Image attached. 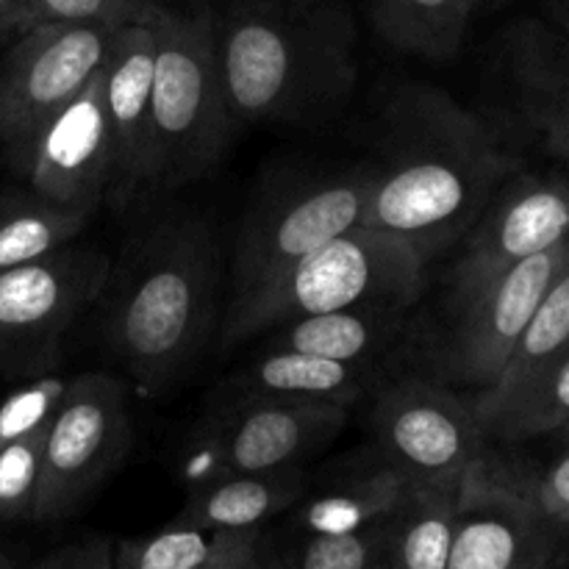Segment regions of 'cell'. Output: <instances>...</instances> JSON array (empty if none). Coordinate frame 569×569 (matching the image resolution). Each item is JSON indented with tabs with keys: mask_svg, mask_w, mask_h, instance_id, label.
<instances>
[{
	"mask_svg": "<svg viewBox=\"0 0 569 569\" xmlns=\"http://www.w3.org/2000/svg\"><path fill=\"white\" fill-rule=\"evenodd\" d=\"M520 167L476 111L428 83H400L381 109L361 226L409 239L433 259L461 242Z\"/></svg>",
	"mask_w": 569,
	"mask_h": 569,
	"instance_id": "6da1fadb",
	"label": "cell"
},
{
	"mask_svg": "<svg viewBox=\"0 0 569 569\" xmlns=\"http://www.w3.org/2000/svg\"><path fill=\"white\" fill-rule=\"evenodd\" d=\"M211 22L237 128L326 117L353 92L356 28L333 0H226Z\"/></svg>",
	"mask_w": 569,
	"mask_h": 569,
	"instance_id": "7a4b0ae2",
	"label": "cell"
},
{
	"mask_svg": "<svg viewBox=\"0 0 569 569\" xmlns=\"http://www.w3.org/2000/svg\"><path fill=\"white\" fill-rule=\"evenodd\" d=\"M222 264L192 214L159 222L133 250L111 298L106 339L144 392H161L198 361L220 317Z\"/></svg>",
	"mask_w": 569,
	"mask_h": 569,
	"instance_id": "3957f363",
	"label": "cell"
},
{
	"mask_svg": "<svg viewBox=\"0 0 569 569\" xmlns=\"http://www.w3.org/2000/svg\"><path fill=\"white\" fill-rule=\"evenodd\" d=\"M156 39L144 192H172L211 170L239 131L222 87L211 6L142 0Z\"/></svg>",
	"mask_w": 569,
	"mask_h": 569,
	"instance_id": "277c9868",
	"label": "cell"
},
{
	"mask_svg": "<svg viewBox=\"0 0 569 569\" xmlns=\"http://www.w3.org/2000/svg\"><path fill=\"white\" fill-rule=\"evenodd\" d=\"M431 256L409 239L356 226L317 248L287 276L226 309L222 342L237 345L306 315L339 309H411Z\"/></svg>",
	"mask_w": 569,
	"mask_h": 569,
	"instance_id": "5b68a950",
	"label": "cell"
},
{
	"mask_svg": "<svg viewBox=\"0 0 569 569\" xmlns=\"http://www.w3.org/2000/svg\"><path fill=\"white\" fill-rule=\"evenodd\" d=\"M370 170L300 178L267 194L250 209L237 237L231 264V306L244 303L287 276L298 261L339 233L361 226Z\"/></svg>",
	"mask_w": 569,
	"mask_h": 569,
	"instance_id": "8992f818",
	"label": "cell"
},
{
	"mask_svg": "<svg viewBox=\"0 0 569 569\" xmlns=\"http://www.w3.org/2000/svg\"><path fill=\"white\" fill-rule=\"evenodd\" d=\"M128 448L131 409L120 378L109 372L70 378L44 431L42 481L33 520L53 522L76 515L122 465Z\"/></svg>",
	"mask_w": 569,
	"mask_h": 569,
	"instance_id": "52a82bcc",
	"label": "cell"
},
{
	"mask_svg": "<svg viewBox=\"0 0 569 569\" xmlns=\"http://www.w3.org/2000/svg\"><path fill=\"white\" fill-rule=\"evenodd\" d=\"M111 31L39 22L9 44L0 67V148L20 176L44 126L103 67Z\"/></svg>",
	"mask_w": 569,
	"mask_h": 569,
	"instance_id": "ba28073f",
	"label": "cell"
},
{
	"mask_svg": "<svg viewBox=\"0 0 569 569\" xmlns=\"http://www.w3.org/2000/svg\"><path fill=\"white\" fill-rule=\"evenodd\" d=\"M383 465L415 487L459 489L487 459V433L472 403L437 378H403L372 409Z\"/></svg>",
	"mask_w": 569,
	"mask_h": 569,
	"instance_id": "9c48e42d",
	"label": "cell"
},
{
	"mask_svg": "<svg viewBox=\"0 0 569 569\" xmlns=\"http://www.w3.org/2000/svg\"><path fill=\"white\" fill-rule=\"evenodd\" d=\"M567 261L569 239L520 261L470 298L450 303L445 337L433 350L439 381L472 387L476 395L492 387Z\"/></svg>",
	"mask_w": 569,
	"mask_h": 569,
	"instance_id": "30bf717a",
	"label": "cell"
},
{
	"mask_svg": "<svg viewBox=\"0 0 569 569\" xmlns=\"http://www.w3.org/2000/svg\"><path fill=\"white\" fill-rule=\"evenodd\" d=\"M111 264L92 248H67L0 270V370H39L56 356L61 337L100 298Z\"/></svg>",
	"mask_w": 569,
	"mask_h": 569,
	"instance_id": "8fae6325",
	"label": "cell"
},
{
	"mask_svg": "<svg viewBox=\"0 0 569 569\" xmlns=\"http://www.w3.org/2000/svg\"><path fill=\"white\" fill-rule=\"evenodd\" d=\"M569 239V178L520 170L495 192L448 276V306Z\"/></svg>",
	"mask_w": 569,
	"mask_h": 569,
	"instance_id": "7c38bea8",
	"label": "cell"
},
{
	"mask_svg": "<svg viewBox=\"0 0 569 569\" xmlns=\"http://www.w3.org/2000/svg\"><path fill=\"white\" fill-rule=\"evenodd\" d=\"M567 537L487 456L459 489L448 569H553Z\"/></svg>",
	"mask_w": 569,
	"mask_h": 569,
	"instance_id": "4fadbf2b",
	"label": "cell"
},
{
	"mask_svg": "<svg viewBox=\"0 0 569 569\" xmlns=\"http://www.w3.org/2000/svg\"><path fill=\"white\" fill-rule=\"evenodd\" d=\"M22 178H28L33 192L50 203L89 214L100 200L109 198L114 181V142L100 70L44 126Z\"/></svg>",
	"mask_w": 569,
	"mask_h": 569,
	"instance_id": "5bb4252c",
	"label": "cell"
},
{
	"mask_svg": "<svg viewBox=\"0 0 569 569\" xmlns=\"http://www.w3.org/2000/svg\"><path fill=\"white\" fill-rule=\"evenodd\" d=\"M348 411L337 403L239 398L211 437L214 476L298 467L342 431Z\"/></svg>",
	"mask_w": 569,
	"mask_h": 569,
	"instance_id": "9a60e30c",
	"label": "cell"
},
{
	"mask_svg": "<svg viewBox=\"0 0 569 569\" xmlns=\"http://www.w3.org/2000/svg\"><path fill=\"white\" fill-rule=\"evenodd\" d=\"M153 31L137 9L131 20L111 31L109 50L100 67V87L114 142V181L109 194L120 203L144 192L153 111Z\"/></svg>",
	"mask_w": 569,
	"mask_h": 569,
	"instance_id": "2e32d148",
	"label": "cell"
},
{
	"mask_svg": "<svg viewBox=\"0 0 569 569\" xmlns=\"http://www.w3.org/2000/svg\"><path fill=\"white\" fill-rule=\"evenodd\" d=\"M503 67L520 128L569 167V42L548 20H522L506 37Z\"/></svg>",
	"mask_w": 569,
	"mask_h": 569,
	"instance_id": "e0dca14e",
	"label": "cell"
},
{
	"mask_svg": "<svg viewBox=\"0 0 569 569\" xmlns=\"http://www.w3.org/2000/svg\"><path fill=\"white\" fill-rule=\"evenodd\" d=\"M303 492L306 478L300 467L270 472H222L192 489L178 520L217 531H248L292 509Z\"/></svg>",
	"mask_w": 569,
	"mask_h": 569,
	"instance_id": "ac0fdd59",
	"label": "cell"
},
{
	"mask_svg": "<svg viewBox=\"0 0 569 569\" xmlns=\"http://www.w3.org/2000/svg\"><path fill=\"white\" fill-rule=\"evenodd\" d=\"M372 378L370 365L322 359L298 350L267 348L253 365L233 378L237 398L309 400V403L348 406L361 398Z\"/></svg>",
	"mask_w": 569,
	"mask_h": 569,
	"instance_id": "d6986e66",
	"label": "cell"
},
{
	"mask_svg": "<svg viewBox=\"0 0 569 569\" xmlns=\"http://www.w3.org/2000/svg\"><path fill=\"white\" fill-rule=\"evenodd\" d=\"M409 309H339L322 315H306L272 328L267 348L298 350L322 359L370 365L381 353L392 350L403 333Z\"/></svg>",
	"mask_w": 569,
	"mask_h": 569,
	"instance_id": "ffe728a7",
	"label": "cell"
},
{
	"mask_svg": "<svg viewBox=\"0 0 569 569\" xmlns=\"http://www.w3.org/2000/svg\"><path fill=\"white\" fill-rule=\"evenodd\" d=\"M565 353H569V261L539 300L498 381L470 398L481 428Z\"/></svg>",
	"mask_w": 569,
	"mask_h": 569,
	"instance_id": "44dd1931",
	"label": "cell"
},
{
	"mask_svg": "<svg viewBox=\"0 0 569 569\" xmlns=\"http://www.w3.org/2000/svg\"><path fill=\"white\" fill-rule=\"evenodd\" d=\"M461 489V487H459ZM459 489L415 487L387 526V569H448Z\"/></svg>",
	"mask_w": 569,
	"mask_h": 569,
	"instance_id": "7402d4cb",
	"label": "cell"
},
{
	"mask_svg": "<svg viewBox=\"0 0 569 569\" xmlns=\"http://www.w3.org/2000/svg\"><path fill=\"white\" fill-rule=\"evenodd\" d=\"M370 17L392 48L450 61L465 44L476 11L470 0H372Z\"/></svg>",
	"mask_w": 569,
	"mask_h": 569,
	"instance_id": "603a6c76",
	"label": "cell"
},
{
	"mask_svg": "<svg viewBox=\"0 0 569 569\" xmlns=\"http://www.w3.org/2000/svg\"><path fill=\"white\" fill-rule=\"evenodd\" d=\"M256 545H261L259 528L217 531L176 520L164 531L117 545L114 569H214Z\"/></svg>",
	"mask_w": 569,
	"mask_h": 569,
	"instance_id": "cb8c5ba5",
	"label": "cell"
},
{
	"mask_svg": "<svg viewBox=\"0 0 569 569\" xmlns=\"http://www.w3.org/2000/svg\"><path fill=\"white\" fill-rule=\"evenodd\" d=\"M89 211L50 203L42 194H0V270L31 264L76 242L87 228Z\"/></svg>",
	"mask_w": 569,
	"mask_h": 569,
	"instance_id": "d4e9b609",
	"label": "cell"
},
{
	"mask_svg": "<svg viewBox=\"0 0 569 569\" xmlns=\"http://www.w3.org/2000/svg\"><path fill=\"white\" fill-rule=\"evenodd\" d=\"M411 483L398 470L383 465L381 470L370 476L353 478L350 483L322 492L320 498H311L300 509L298 526L309 537L315 533H350L361 528L387 522L403 503Z\"/></svg>",
	"mask_w": 569,
	"mask_h": 569,
	"instance_id": "484cf974",
	"label": "cell"
},
{
	"mask_svg": "<svg viewBox=\"0 0 569 569\" xmlns=\"http://www.w3.org/2000/svg\"><path fill=\"white\" fill-rule=\"evenodd\" d=\"M569 426V353L548 367L533 383H528L500 415L483 426L487 439L526 442L550 437Z\"/></svg>",
	"mask_w": 569,
	"mask_h": 569,
	"instance_id": "4316f807",
	"label": "cell"
},
{
	"mask_svg": "<svg viewBox=\"0 0 569 569\" xmlns=\"http://www.w3.org/2000/svg\"><path fill=\"white\" fill-rule=\"evenodd\" d=\"M44 431L0 445V520H33Z\"/></svg>",
	"mask_w": 569,
	"mask_h": 569,
	"instance_id": "83f0119b",
	"label": "cell"
},
{
	"mask_svg": "<svg viewBox=\"0 0 569 569\" xmlns=\"http://www.w3.org/2000/svg\"><path fill=\"white\" fill-rule=\"evenodd\" d=\"M387 522L350 533H315L300 548L298 569H376L383 565Z\"/></svg>",
	"mask_w": 569,
	"mask_h": 569,
	"instance_id": "f1b7e54d",
	"label": "cell"
},
{
	"mask_svg": "<svg viewBox=\"0 0 569 569\" xmlns=\"http://www.w3.org/2000/svg\"><path fill=\"white\" fill-rule=\"evenodd\" d=\"M70 378L64 376H33L31 381L17 387L0 400V445L14 442L28 433L48 431L56 409L67 392Z\"/></svg>",
	"mask_w": 569,
	"mask_h": 569,
	"instance_id": "f546056e",
	"label": "cell"
},
{
	"mask_svg": "<svg viewBox=\"0 0 569 569\" xmlns=\"http://www.w3.org/2000/svg\"><path fill=\"white\" fill-rule=\"evenodd\" d=\"M565 445V453L556 456V459L550 461L542 472H537V476L522 478L511 476V472H506V476H509L511 483L531 500L533 509H537L550 526L569 533V442Z\"/></svg>",
	"mask_w": 569,
	"mask_h": 569,
	"instance_id": "4dcf8cb0",
	"label": "cell"
},
{
	"mask_svg": "<svg viewBox=\"0 0 569 569\" xmlns=\"http://www.w3.org/2000/svg\"><path fill=\"white\" fill-rule=\"evenodd\" d=\"M33 20L61 22V26L117 28L131 20L139 0H28Z\"/></svg>",
	"mask_w": 569,
	"mask_h": 569,
	"instance_id": "1f68e13d",
	"label": "cell"
},
{
	"mask_svg": "<svg viewBox=\"0 0 569 569\" xmlns=\"http://www.w3.org/2000/svg\"><path fill=\"white\" fill-rule=\"evenodd\" d=\"M37 569H114V545L103 537L70 542L44 556Z\"/></svg>",
	"mask_w": 569,
	"mask_h": 569,
	"instance_id": "d6a6232c",
	"label": "cell"
},
{
	"mask_svg": "<svg viewBox=\"0 0 569 569\" xmlns=\"http://www.w3.org/2000/svg\"><path fill=\"white\" fill-rule=\"evenodd\" d=\"M33 26L37 20L28 0H0V44H11Z\"/></svg>",
	"mask_w": 569,
	"mask_h": 569,
	"instance_id": "836d02e7",
	"label": "cell"
},
{
	"mask_svg": "<svg viewBox=\"0 0 569 569\" xmlns=\"http://www.w3.org/2000/svg\"><path fill=\"white\" fill-rule=\"evenodd\" d=\"M548 22L569 42V0H545Z\"/></svg>",
	"mask_w": 569,
	"mask_h": 569,
	"instance_id": "e575fe53",
	"label": "cell"
},
{
	"mask_svg": "<svg viewBox=\"0 0 569 569\" xmlns=\"http://www.w3.org/2000/svg\"><path fill=\"white\" fill-rule=\"evenodd\" d=\"M259 567H261V545H256V548H248L242 550V553L231 556V559H226L214 569H259Z\"/></svg>",
	"mask_w": 569,
	"mask_h": 569,
	"instance_id": "d590c367",
	"label": "cell"
},
{
	"mask_svg": "<svg viewBox=\"0 0 569 569\" xmlns=\"http://www.w3.org/2000/svg\"><path fill=\"white\" fill-rule=\"evenodd\" d=\"M259 569H298V565H295V561H289V559H270V561L261 559Z\"/></svg>",
	"mask_w": 569,
	"mask_h": 569,
	"instance_id": "8d00e7d4",
	"label": "cell"
},
{
	"mask_svg": "<svg viewBox=\"0 0 569 569\" xmlns=\"http://www.w3.org/2000/svg\"><path fill=\"white\" fill-rule=\"evenodd\" d=\"M553 569H569V537H567L565 548H561L559 561H556V567H553Z\"/></svg>",
	"mask_w": 569,
	"mask_h": 569,
	"instance_id": "74e56055",
	"label": "cell"
},
{
	"mask_svg": "<svg viewBox=\"0 0 569 569\" xmlns=\"http://www.w3.org/2000/svg\"><path fill=\"white\" fill-rule=\"evenodd\" d=\"M0 569H20V567H17V565H14V561H11V559H9V556H6V553H3V550H0Z\"/></svg>",
	"mask_w": 569,
	"mask_h": 569,
	"instance_id": "f35d334b",
	"label": "cell"
},
{
	"mask_svg": "<svg viewBox=\"0 0 569 569\" xmlns=\"http://www.w3.org/2000/svg\"><path fill=\"white\" fill-rule=\"evenodd\" d=\"M181 3H189V6H214L217 0H181ZM226 3V0H222Z\"/></svg>",
	"mask_w": 569,
	"mask_h": 569,
	"instance_id": "ab89813d",
	"label": "cell"
},
{
	"mask_svg": "<svg viewBox=\"0 0 569 569\" xmlns=\"http://www.w3.org/2000/svg\"><path fill=\"white\" fill-rule=\"evenodd\" d=\"M470 3H472V11H476V14H478V11H481L483 6L489 3V0H470Z\"/></svg>",
	"mask_w": 569,
	"mask_h": 569,
	"instance_id": "60d3db41",
	"label": "cell"
},
{
	"mask_svg": "<svg viewBox=\"0 0 569 569\" xmlns=\"http://www.w3.org/2000/svg\"><path fill=\"white\" fill-rule=\"evenodd\" d=\"M559 437H561V439H565V442H569V426L565 428V431H559Z\"/></svg>",
	"mask_w": 569,
	"mask_h": 569,
	"instance_id": "b9f144b4",
	"label": "cell"
},
{
	"mask_svg": "<svg viewBox=\"0 0 569 569\" xmlns=\"http://www.w3.org/2000/svg\"><path fill=\"white\" fill-rule=\"evenodd\" d=\"M376 569H387V567H383V565H378V567H376Z\"/></svg>",
	"mask_w": 569,
	"mask_h": 569,
	"instance_id": "7bdbcfd3",
	"label": "cell"
}]
</instances>
